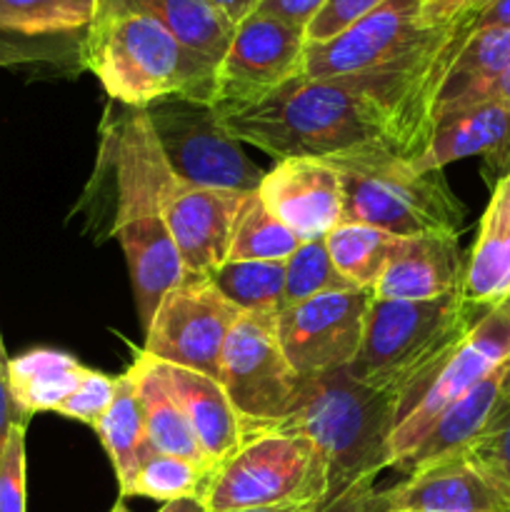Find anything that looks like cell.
<instances>
[{"label":"cell","mask_w":510,"mask_h":512,"mask_svg":"<svg viewBox=\"0 0 510 512\" xmlns=\"http://www.w3.org/2000/svg\"><path fill=\"white\" fill-rule=\"evenodd\" d=\"M108 150L115 178V238L128 263L138 318L148 328L160 300L185 278L160 205L170 168L145 110L125 108L118 115Z\"/></svg>","instance_id":"6da1fadb"},{"label":"cell","mask_w":510,"mask_h":512,"mask_svg":"<svg viewBox=\"0 0 510 512\" xmlns=\"http://www.w3.org/2000/svg\"><path fill=\"white\" fill-rule=\"evenodd\" d=\"M398 393L373 388L348 373L303 378L293 410L270 433L308 438L328 465V498H340L388 468V440L395 428Z\"/></svg>","instance_id":"7a4b0ae2"},{"label":"cell","mask_w":510,"mask_h":512,"mask_svg":"<svg viewBox=\"0 0 510 512\" xmlns=\"http://www.w3.org/2000/svg\"><path fill=\"white\" fill-rule=\"evenodd\" d=\"M83 63L113 103L143 110L163 98L215 100V68L148 15L98 8L83 40Z\"/></svg>","instance_id":"3957f363"},{"label":"cell","mask_w":510,"mask_h":512,"mask_svg":"<svg viewBox=\"0 0 510 512\" xmlns=\"http://www.w3.org/2000/svg\"><path fill=\"white\" fill-rule=\"evenodd\" d=\"M328 160L343 185V223H363L395 238L460 235L465 208L443 170H420L388 145L350 150Z\"/></svg>","instance_id":"277c9868"},{"label":"cell","mask_w":510,"mask_h":512,"mask_svg":"<svg viewBox=\"0 0 510 512\" xmlns=\"http://www.w3.org/2000/svg\"><path fill=\"white\" fill-rule=\"evenodd\" d=\"M460 293L435 300L370 298L363 340L348 373L373 388L400 390L453 348L483 315Z\"/></svg>","instance_id":"5b68a950"},{"label":"cell","mask_w":510,"mask_h":512,"mask_svg":"<svg viewBox=\"0 0 510 512\" xmlns=\"http://www.w3.org/2000/svg\"><path fill=\"white\" fill-rule=\"evenodd\" d=\"M510 360V298L485 310L478 323L445 350L398 395L395 428L388 440V468L418 448L440 413Z\"/></svg>","instance_id":"8992f818"},{"label":"cell","mask_w":510,"mask_h":512,"mask_svg":"<svg viewBox=\"0 0 510 512\" xmlns=\"http://www.w3.org/2000/svg\"><path fill=\"white\" fill-rule=\"evenodd\" d=\"M328 498V465L300 435H260L215 470L205 510H255Z\"/></svg>","instance_id":"52a82bcc"},{"label":"cell","mask_w":510,"mask_h":512,"mask_svg":"<svg viewBox=\"0 0 510 512\" xmlns=\"http://www.w3.org/2000/svg\"><path fill=\"white\" fill-rule=\"evenodd\" d=\"M218 383L243 420L245 443L293 410L303 378L280 348L278 313L238 315L225 338Z\"/></svg>","instance_id":"ba28073f"},{"label":"cell","mask_w":510,"mask_h":512,"mask_svg":"<svg viewBox=\"0 0 510 512\" xmlns=\"http://www.w3.org/2000/svg\"><path fill=\"white\" fill-rule=\"evenodd\" d=\"M143 110L165 163L180 180L240 193L258 190L265 173L245 155L243 143L220 125L213 105L163 98Z\"/></svg>","instance_id":"9c48e42d"},{"label":"cell","mask_w":510,"mask_h":512,"mask_svg":"<svg viewBox=\"0 0 510 512\" xmlns=\"http://www.w3.org/2000/svg\"><path fill=\"white\" fill-rule=\"evenodd\" d=\"M423 0H385L348 30L325 43H305L303 78L325 80L385 68L443 38L450 25L425 28Z\"/></svg>","instance_id":"30bf717a"},{"label":"cell","mask_w":510,"mask_h":512,"mask_svg":"<svg viewBox=\"0 0 510 512\" xmlns=\"http://www.w3.org/2000/svg\"><path fill=\"white\" fill-rule=\"evenodd\" d=\"M238 315L210 280H183L160 300L145 328L143 353L218 380L225 338Z\"/></svg>","instance_id":"8fae6325"},{"label":"cell","mask_w":510,"mask_h":512,"mask_svg":"<svg viewBox=\"0 0 510 512\" xmlns=\"http://www.w3.org/2000/svg\"><path fill=\"white\" fill-rule=\"evenodd\" d=\"M305 30L253 13L233 30L215 68V110L245 108L303 75Z\"/></svg>","instance_id":"7c38bea8"},{"label":"cell","mask_w":510,"mask_h":512,"mask_svg":"<svg viewBox=\"0 0 510 512\" xmlns=\"http://www.w3.org/2000/svg\"><path fill=\"white\" fill-rule=\"evenodd\" d=\"M370 290H340L278 310V340L300 378L348 368L360 350Z\"/></svg>","instance_id":"4fadbf2b"},{"label":"cell","mask_w":510,"mask_h":512,"mask_svg":"<svg viewBox=\"0 0 510 512\" xmlns=\"http://www.w3.org/2000/svg\"><path fill=\"white\" fill-rule=\"evenodd\" d=\"M248 195L185 183L168 170L160 188V205L183 263V280H208L228 263L235 223Z\"/></svg>","instance_id":"5bb4252c"},{"label":"cell","mask_w":510,"mask_h":512,"mask_svg":"<svg viewBox=\"0 0 510 512\" xmlns=\"http://www.w3.org/2000/svg\"><path fill=\"white\" fill-rule=\"evenodd\" d=\"M258 195L300 240H323L343 223V185L323 158H285L263 175Z\"/></svg>","instance_id":"9a60e30c"},{"label":"cell","mask_w":510,"mask_h":512,"mask_svg":"<svg viewBox=\"0 0 510 512\" xmlns=\"http://www.w3.org/2000/svg\"><path fill=\"white\" fill-rule=\"evenodd\" d=\"M388 512H510V503L468 453L415 470L385 490Z\"/></svg>","instance_id":"2e32d148"},{"label":"cell","mask_w":510,"mask_h":512,"mask_svg":"<svg viewBox=\"0 0 510 512\" xmlns=\"http://www.w3.org/2000/svg\"><path fill=\"white\" fill-rule=\"evenodd\" d=\"M478 155L498 170L500 178L510 175V108L495 100L435 115L428 148L415 165L420 170H443L455 160Z\"/></svg>","instance_id":"e0dca14e"},{"label":"cell","mask_w":510,"mask_h":512,"mask_svg":"<svg viewBox=\"0 0 510 512\" xmlns=\"http://www.w3.org/2000/svg\"><path fill=\"white\" fill-rule=\"evenodd\" d=\"M463 275L458 235L400 238L370 293L378 300H435L460 293Z\"/></svg>","instance_id":"ac0fdd59"},{"label":"cell","mask_w":510,"mask_h":512,"mask_svg":"<svg viewBox=\"0 0 510 512\" xmlns=\"http://www.w3.org/2000/svg\"><path fill=\"white\" fill-rule=\"evenodd\" d=\"M155 375L165 393L178 403L203 450L205 460L213 468L230 458L235 450L245 445V428L240 415L230 405L218 380L208 378L195 370L178 368V365L160 363L153 358Z\"/></svg>","instance_id":"d6986e66"},{"label":"cell","mask_w":510,"mask_h":512,"mask_svg":"<svg viewBox=\"0 0 510 512\" xmlns=\"http://www.w3.org/2000/svg\"><path fill=\"white\" fill-rule=\"evenodd\" d=\"M460 298L478 310L510 298V175L498 178L480 218L478 238L465 258Z\"/></svg>","instance_id":"ffe728a7"},{"label":"cell","mask_w":510,"mask_h":512,"mask_svg":"<svg viewBox=\"0 0 510 512\" xmlns=\"http://www.w3.org/2000/svg\"><path fill=\"white\" fill-rule=\"evenodd\" d=\"M508 368L510 360L505 365H500L495 373H490L488 378L480 380L475 388H470L463 398L448 405L435 418V423L430 425V430L420 440L418 448L398 465V470L410 475L430 463L463 455L483 435L490 418H493L495 408L503 400V385L505 378H508Z\"/></svg>","instance_id":"44dd1931"},{"label":"cell","mask_w":510,"mask_h":512,"mask_svg":"<svg viewBox=\"0 0 510 512\" xmlns=\"http://www.w3.org/2000/svg\"><path fill=\"white\" fill-rule=\"evenodd\" d=\"M510 70V30L470 33L455 53L438 95L433 118L443 110L473 105Z\"/></svg>","instance_id":"7402d4cb"},{"label":"cell","mask_w":510,"mask_h":512,"mask_svg":"<svg viewBox=\"0 0 510 512\" xmlns=\"http://www.w3.org/2000/svg\"><path fill=\"white\" fill-rule=\"evenodd\" d=\"M85 365L75 355L55 348H33L8 358L5 375L15 405L28 418L35 413H55L80 385Z\"/></svg>","instance_id":"603a6c76"},{"label":"cell","mask_w":510,"mask_h":512,"mask_svg":"<svg viewBox=\"0 0 510 512\" xmlns=\"http://www.w3.org/2000/svg\"><path fill=\"white\" fill-rule=\"evenodd\" d=\"M98 8L130 10L158 20L183 45L218 65L235 25L208 0H98Z\"/></svg>","instance_id":"cb8c5ba5"},{"label":"cell","mask_w":510,"mask_h":512,"mask_svg":"<svg viewBox=\"0 0 510 512\" xmlns=\"http://www.w3.org/2000/svg\"><path fill=\"white\" fill-rule=\"evenodd\" d=\"M128 373L133 375L135 380V393H138L140 413H143L145 435H148V443L150 448H153V453L175 455V458L193 460V463L213 468V465L205 460L203 450H200L198 440H195L183 410L178 408V403H175V400L165 393L163 385H160L153 368V358L140 353L138 358L133 360V365L128 368Z\"/></svg>","instance_id":"d4e9b609"},{"label":"cell","mask_w":510,"mask_h":512,"mask_svg":"<svg viewBox=\"0 0 510 512\" xmlns=\"http://www.w3.org/2000/svg\"><path fill=\"white\" fill-rule=\"evenodd\" d=\"M93 430L98 433L100 443H103L105 453L113 463L120 490H123L138 475V470L155 455L148 443V435H145L135 380L128 370L115 378L113 403H110L108 413L98 420Z\"/></svg>","instance_id":"484cf974"},{"label":"cell","mask_w":510,"mask_h":512,"mask_svg":"<svg viewBox=\"0 0 510 512\" xmlns=\"http://www.w3.org/2000/svg\"><path fill=\"white\" fill-rule=\"evenodd\" d=\"M400 238L363 223H340L325 235V245L338 273L353 288L373 290Z\"/></svg>","instance_id":"4316f807"},{"label":"cell","mask_w":510,"mask_h":512,"mask_svg":"<svg viewBox=\"0 0 510 512\" xmlns=\"http://www.w3.org/2000/svg\"><path fill=\"white\" fill-rule=\"evenodd\" d=\"M208 280L240 313H278L283 308L285 263L228 260Z\"/></svg>","instance_id":"83f0119b"},{"label":"cell","mask_w":510,"mask_h":512,"mask_svg":"<svg viewBox=\"0 0 510 512\" xmlns=\"http://www.w3.org/2000/svg\"><path fill=\"white\" fill-rule=\"evenodd\" d=\"M215 468L175 458V455L155 453L133 480L120 490V498H150L160 503L173 500H205L213 485Z\"/></svg>","instance_id":"f1b7e54d"},{"label":"cell","mask_w":510,"mask_h":512,"mask_svg":"<svg viewBox=\"0 0 510 512\" xmlns=\"http://www.w3.org/2000/svg\"><path fill=\"white\" fill-rule=\"evenodd\" d=\"M98 0H0V33L40 38L88 30Z\"/></svg>","instance_id":"f546056e"},{"label":"cell","mask_w":510,"mask_h":512,"mask_svg":"<svg viewBox=\"0 0 510 512\" xmlns=\"http://www.w3.org/2000/svg\"><path fill=\"white\" fill-rule=\"evenodd\" d=\"M303 240L290 233L278 218L270 215L260 200L258 190L248 195L238 215L228 260H263V263H285Z\"/></svg>","instance_id":"4dcf8cb0"},{"label":"cell","mask_w":510,"mask_h":512,"mask_svg":"<svg viewBox=\"0 0 510 512\" xmlns=\"http://www.w3.org/2000/svg\"><path fill=\"white\" fill-rule=\"evenodd\" d=\"M340 290L360 288H353V285L338 273V268H335L333 260H330L325 238L305 240V243H300V248L285 260L283 308L303 303V300L318 298V295L325 293H340Z\"/></svg>","instance_id":"1f68e13d"},{"label":"cell","mask_w":510,"mask_h":512,"mask_svg":"<svg viewBox=\"0 0 510 512\" xmlns=\"http://www.w3.org/2000/svg\"><path fill=\"white\" fill-rule=\"evenodd\" d=\"M465 453L493 478L510 503V400L505 395L495 408L488 428Z\"/></svg>","instance_id":"d6a6232c"},{"label":"cell","mask_w":510,"mask_h":512,"mask_svg":"<svg viewBox=\"0 0 510 512\" xmlns=\"http://www.w3.org/2000/svg\"><path fill=\"white\" fill-rule=\"evenodd\" d=\"M113 398H115V378L100 373V370L88 368L78 388H75L73 393L60 403V408L55 410V413L95 428L98 420L108 413Z\"/></svg>","instance_id":"836d02e7"},{"label":"cell","mask_w":510,"mask_h":512,"mask_svg":"<svg viewBox=\"0 0 510 512\" xmlns=\"http://www.w3.org/2000/svg\"><path fill=\"white\" fill-rule=\"evenodd\" d=\"M25 428L13 425L0 455V512H25Z\"/></svg>","instance_id":"e575fe53"},{"label":"cell","mask_w":510,"mask_h":512,"mask_svg":"<svg viewBox=\"0 0 510 512\" xmlns=\"http://www.w3.org/2000/svg\"><path fill=\"white\" fill-rule=\"evenodd\" d=\"M383 3L385 0H325L323 8L305 28V43H325L335 38Z\"/></svg>","instance_id":"d590c367"},{"label":"cell","mask_w":510,"mask_h":512,"mask_svg":"<svg viewBox=\"0 0 510 512\" xmlns=\"http://www.w3.org/2000/svg\"><path fill=\"white\" fill-rule=\"evenodd\" d=\"M323 5L325 0H258L255 10L270 15V18L283 20L293 28L305 30Z\"/></svg>","instance_id":"8d00e7d4"},{"label":"cell","mask_w":510,"mask_h":512,"mask_svg":"<svg viewBox=\"0 0 510 512\" xmlns=\"http://www.w3.org/2000/svg\"><path fill=\"white\" fill-rule=\"evenodd\" d=\"M485 3L490 0H423L420 20L425 28H440V25H450L465 15L478 13Z\"/></svg>","instance_id":"74e56055"},{"label":"cell","mask_w":510,"mask_h":512,"mask_svg":"<svg viewBox=\"0 0 510 512\" xmlns=\"http://www.w3.org/2000/svg\"><path fill=\"white\" fill-rule=\"evenodd\" d=\"M375 495H378V490H375V480H363V483L345 490L340 498L330 500V503L320 505V508L310 512H368L373 508Z\"/></svg>","instance_id":"f35d334b"},{"label":"cell","mask_w":510,"mask_h":512,"mask_svg":"<svg viewBox=\"0 0 510 512\" xmlns=\"http://www.w3.org/2000/svg\"><path fill=\"white\" fill-rule=\"evenodd\" d=\"M5 365H0V455H3L5 443H8V435L13 430V425H28V415L15 405L13 395L8 388V375H5Z\"/></svg>","instance_id":"ab89813d"},{"label":"cell","mask_w":510,"mask_h":512,"mask_svg":"<svg viewBox=\"0 0 510 512\" xmlns=\"http://www.w3.org/2000/svg\"><path fill=\"white\" fill-rule=\"evenodd\" d=\"M470 33L480 30H510V0H490L470 15Z\"/></svg>","instance_id":"60d3db41"},{"label":"cell","mask_w":510,"mask_h":512,"mask_svg":"<svg viewBox=\"0 0 510 512\" xmlns=\"http://www.w3.org/2000/svg\"><path fill=\"white\" fill-rule=\"evenodd\" d=\"M208 3L215 5L233 25H238L258 8V0H208Z\"/></svg>","instance_id":"b9f144b4"},{"label":"cell","mask_w":510,"mask_h":512,"mask_svg":"<svg viewBox=\"0 0 510 512\" xmlns=\"http://www.w3.org/2000/svg\"><path fill=\"white\" fill-rule=\"evenodd\" d=\"M483 100H495V103L505 105V108H510V70L503 75V78L498 80V83L493 85V88L488 90V93L483 95V98L478 100V103H483Z\"/></svg>","instance_id":"7bdbcfd3"},{"label":"cell","mask_w":510,"mask_h":512,"mask_svg":"<svg viewBox=\"0 0 510 512\" xmlns=\"http://www.w3.org/2000/svg\"><path fill=\"white\" fill-rule=\"evenodd\" d=\"M158 512H208V510H205L203 500H173V503H165Z\"/></svg>","instance_id":"ee69618b"},{"label":"cell","mask_w":510,"mask_h":512,"mask_svg":"<svg viewBox=\"0 0 510 512\" xmlns=\"http://www.w3.org/2000/svg\"><path fill=\"white\" fill-rule=\"evenodd\" d=\"M320 508L315 503H298V505H278V508H255V510H208V512H310Z\"/></svg>","instance_id":"f6af8a7d"},{"label":"cell","mask_w":510,"mask_h":512,"mask_svg":"<svg viewBox=\"0 0 510 512\" xmlns=\"http://www.w3.org/2000/svg\"><path fill=\"white\" fill-rule=\"evenodd\" d=\"M368 512H388V495H385V490H383V493L375 495L373 508H370Z\"/></svg>","instance_id":"bcb514c9"},{"label":"cell","mask_w":510,"mask_h":512,"mask_svg":"<svg viewBox=\"0 0 510 512\" xmlns=\"http://www.w3.org/2000/svg\"><path fill=\"white\" fill-rule=\"evenodd\" d=\"M3 363H8V353H5V343H3V338H0V365Z\"/></svg>","instance_id":"7dc6e473"},{"label":"cell","mask_w":510,"mask_h":512,"mask_svg":"<svg viewBox=\"0 0 510 512\" xmlns=\"http://www.w3.org/2000/svg\"><path fill=\"white\" fill-rule=\"evenodd\" d=\"M503 395L510 400V368H508V378H505V385H503Z\"/></svg>","instance_id":"c3c4849f"},{"label":"cell","mask_w":510,"mask_h":512,"mask_svg":"<svg viewBox=\"0 0 510 512\" xmlns=\"http://www.w3.org/2000/svg\"><path fill=\"white\" fill-rule=\"evenodd\" d=\"M110 512H130L128 508H125V505L123 503H118V505H115V508L113 510H110Z\"/></svg>","instance_id":"681fc988"}]
</instances>
